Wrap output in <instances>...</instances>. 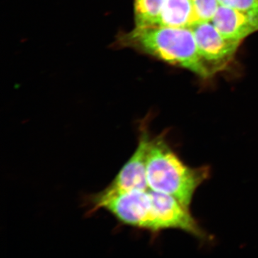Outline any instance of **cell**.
Listing matches in <instances>:
<instances>
[{
  "label": "cell",
  "instance_id": "6da1fadb",
  "mask_svg": "<svg viewBox=\"0 0 258 258\" xmlns=\"http://www.w3.org/2000/svg\"><path fill=\"white\" fill-rule=\"evenodd\" d=\"M167 132L151 139L147 176L149 189L175 198L190 210L194 195L210 176L208 166L186 165L167 141Z\"/></svg>",
  "mask_w": 258,
  "mask_h": 258
},
{
  "label": "cell",
  "instance_id": "7a4b0ae2",
  "mask_svg": "<svg viewBox=\"0 0 258 258\" xmlns=\"http://www.w3.org/2000/svg\"><path fill=\"white\" fill-rule=\"evenodd\" d=\"M125 45L179 67L203 79L212 76L199 53L191 28L157 26L135 28L123 39Z\"/></svg>",
  "mask_w": 258,
  "mask_h": 258
},
{
  "label": "cell",
  "instance_id": "3957f363",
  "mask_svg": "<svg viewBox=\"0 0 258 258\" xmlns=\"http://www.w3.org/2000/svg\"><path fill=\"white\" fill-rule=\"evenodd\" d=\"M149 189L115 194L99 192L91 198V211L103 209L123 225L149 231L152 202Z\"/></svg>",
  "mask_w": 258,
  "mask_h": 258
},
{
  "label": "cell",
  "instance_id": "277c9868",
  "mask_svg": "<svg viewBox=\"0 0 258 258\" xmlns=\"http://www.w3.org/2000/svg\"><path fill=\"white\" fill-rule=\"evenodd\" d=\"M152 212L150 232L175 229L195 236L197 238H206L205 231L191 215L189 209L185 208L174 197L149 189Z\"/></svg>",
  "mask_w": 258,
  "mask_h": 258
},
{
  "label": "cell",
  "instance_id": "5b68a950",
  "mask_svg": "<svg viewBox=\"0 0 258 258\" xmlns=\"http://www.w3.org/2000/svg\"><path fill=\"white\" fill-rule=\"evenodd\" d=\"M199 53L212 74L223 69L235 57L242 42L224 37L212 22L191 28Z\"/></svg>",
  "mask_w": 258,
  "mask_h": 258
},
{
  "label": "cell",
  "instance_id": "8992f818",
  "mask_svg": "<svg viewBox=\"0 0 258 258\" xmlns=\"http://www.w3.org/2000/svg\"><path fill=\"white\" fill-rule=\"evenodd\" d=\"M151 134L148 125H141L139 142L135 152L120 169L114 179L101 192L115 194L130 191H146L149 189L147 176L148 151Z\"/></svg>",
  "mask_w": 258,
  "mask_h": 258
},
{
  "label": "cell",
  "instance_id": "52a82bcc",
  "mask_svg": "<svg viewBox=\"0 0 258 258\" xmlns=\"http://www.w3.org/2000/svg\"><path fill=\"white\" fill-rule=\"evenodd\" d=\"M212 23L224 37L242 42L258 31V16L220 5Z\"/></svg>",
  "mask_w": 258,
  "mask_h": 258
},
{
  "label": "cell",
  "instance_id": "ba28073f",
  "mask_svg": "<svg viewBox=\"0 0 258 258\" xmlns=\"http://www.w3.org/2000/svg\"><path fill=\"white\" fill-rule=\"evenodd\" d=\"M198 24L191 0H166L158 25L191 28Z\"/></svg>",
  "mask_w": 258,
  "mask_h": 258
},
{
  "label": "cell",
  "instance_id": "9c48e42d",
  "mask_svg": "<svg viewBox=\"0 0 258 258\" xmlns=\"http://www.w3.org/2000/svg\"><path fill=\"white\" fill-rule=\"evenodd\" d=\"M166 0H135L136 28L157 26Z\"/></svg>",
  "mask_w": 258,
  "mask_h": 258
},
{
  "label": "cell",
  "instance_id": "30bf717a",
  "mask_svg": "<svg viewBox=\"0 0 258 258\" xmlns=\"http://www.w3.org/2000/svg\"><path fill=\"white\" fill-rule=\"evenodd\" d=\"M199 23L212 22L220 7L218 0H191Z\"/></svg>",
  "mask_w": 258,
  "mask_h": 258
},
{
  "label": "cell",
  "instance_id": "8fae6325",
  "mask_svg": "<svg viewBox=\"0 0 258 258\" xmlns=\"http://www.w3.org/2000/svg\"><path fill=\"white\" fill-rule=\"evenodd\" d=\"M222 6L258 16V0H218Z\"/></svg>",
  "mask_w": 258,
  "mask_h": 258
}]
</instances>
